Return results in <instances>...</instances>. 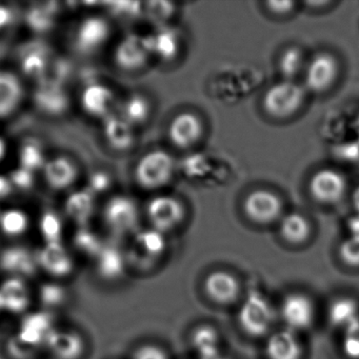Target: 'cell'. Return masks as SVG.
<instances>
[{
    "instance_id": "40",
    "label": "cell",
    "mask_w": 359,
    "mask_h": 359,
    "mask_svg": "<svg viewBox=\"0 0 359 359\" xmlns=\"http://www.w3.org/2000/svg\"><path fill=\"white\" fill-rule=\"evenodd\" d=\"M6 348L12 359H34L41 348L27 344L15 334L8 339Z\"/></svg>"
},
{
    "instance_id": "19",
    "label": "cell",
    "mask_w": 359,
    "mask_h": 359,
    "mask_svg": "<svg viewBox=\"0 0 359 359\" xmlns=\"http://www.w3.org/2000/svg\"><path fill=\"white\" fill-rule=\"evenodd\" d=\"M109 33L110 27L104 18L98 16L86 18L77 29V48L83 52L94 51L107 41Z\"/></svg>"
},
{
    "instance_id": "31",
    "label": "cell",
    "mask_w": 359,
    "mask_h": 359,
    "mask_svg": "<svg viewBox=\"0 0 359 359\" xmlns=\"http://www.w3.org/2000/svg\"><path fill=\"white\" fill-rule=\"evenodd\" d=\"M28 228L29 217L22 210H7L0 214V230L7 236H20Z\"/></svg>"
},
{
    "instance_id": "5",
    "label": "cell",
    "mask_w": 359,
    "mask_h": 359,
    "mask_svg": "<svg viewBox=\"0 0 359 359\" xmlns=\"http://www.w3.org/2000/svg\"><path fill=\"white\" fill-rule=\"evenodd\" d=\"M147 214L153 229L165 233L174 230L184 222L186 210L174 197L157 196L149 203Z\"/></svg>"
},
{
    "instance_id": "32",
    "label": "cell",
    "mask_w": 359,
    "mask_h": 359,
    "mask_svg": "<svg viewBox=\"0 0 359 359\" xmlns=\"http://www.w3.org/2000/svg\"><path fill=\"white\" fill-rule=\"evenodd\" d=\"M48 62L49 60L43 48L34 46L25 51L22 58V69L27 76L41 79L47 68Z\"/></svg>"
},
{
    "instance_id": "25",
    "label": "cell",
    "mask_w": 359,
    "mask_h": 359,
    "mask_svg": "<svg viewBox=\"0 0 359 359\" xmlns=\"http://www.w3.org/2000/svg\"><path fill=\"white\" fill-rule=\"evenodd\" d=\"M35 104L48 114L60 115L68 108V96L60 86L41 85L35 93Z\"/></svg>"
},
{
    "instance_id": "43",
    "label": "cell",
    "mask_w": 359,
    "mask_h": 359,
    "mask_svg": "<svg viewBox=\"0 0 359 359\" xmlns=\"http://www.w3.org/2000/svg\"><path fill=\"white\" fill-rule=\"evenodd\" d=\"M339 256L346 266L359 268V237L351 236L342 241Z\"/></svg>"
},
{
    "instance_id": "50",
    "label": "cell",
    "mask_w": 359,
    "mask_h": 359,
    "mask_svg": "<svg viewBox=\"0 0 359 359\" xmlns=\"http://www.w3.org/2000/svg\"><path fill=\"white\" fill-rule=\"evenodd\" d=\"M12 12L9 8L0 6V29L5 28L11 22Z\"/></svg>"
},
{
    "instance_id": "33",
    "label": "cell",
    "mask_w": 359,
    "mask_h": 359,
    "mask_svg": "<svg viewBox=\"0 0 359 359\" xmlns=\"http://www.w3.org/2000/svg\"><path fill=\"white\" fill-rule=\"evenodd\" d=\"M73 245L79 253L94 259L97 257L98 254L104 247V243L95 233L85 228L77 231L73 238Z\"/></svg>"
},
{
    "instance_id": "37",
    "label": "cell",
    "mask_w": 359,
    "mask_h": 359,
    "mask_svg": "<svg viewBox=\"0 0 359 359\" xmlns=\"http://www.w3.org/2000/svg\"><path fill=\"white\" fill-rule=\"evenodd\" d=\"M304 67V54L298 48H289L283 52L279 60V69L281 74L291 81Z\"/></svg>"
},
{
    "instance_id": "24",
    "label": "cell",
    "mask_w": 359,
    "mask_h": 359,
    "mask_svg": "<svg viewBox=\"0 0 359 359\" xmlns=\"http://www.w3.org/2000/svg\"><path fill=\"white\" fill-rule=\"evenodd\" d=\"M113 104V93L102 85L92 83L81 94V104L86 112L93 116H104Z\"/></svg>"
},
{
    "instance_id": "17",
    "label": "cell",
    "mask_w": 359,
    "mask_h": 359,
    "mask_svg": "<svg viewBox=\"0 0 359 359\" xmlns=\"http://www.w3.org/2000/svg\"><path fill=\"white\" fill-rule=\"evenodd\" d=\"M45 346L56 359H79L85 352V342L81 335L55 327L48 335Z\"/></svg>"
},
{
    "instance_id": "39",
    "label": "cell",
    "mask_w": 359,
    "mask_h": 359,
    "mask_svg": "<svg viewBox=\"0 0 359 359\" xmlns=\"http://www.w3.org/2000/svg\"><path fill=\"white\" fill-rule=\"evenodd\" d=\"M125 121L131 123H142L147 121L150 114V104L142 96H133L128 100L125 109Z\"/></svg>"
},
{
    "instance_id": "34",
    "label": "cell",
    "mask_w": 359,
    "mask_h": 359,
    "mask_svg": "<svg viewBox=\"0 0 359 359\" xmlns=\"http://www.w3.org/2000/svg\"><path fill=\"white\" fill-rule=\"evenodd\" d=\"M66 287L57 283H45L39 289V299L45 310L60 308L67 300Z\"/></svg>"
},
{
    "instance_id": "36",
    "label": "cell",
    "mask_w": 359,
    "mask_h": 359,
    "mask_svg": "<svg viewBox=\"0 0 359 359\" xmlns=\"http://www.w3.org/2000/svg\"><path fill=\"white\" fill-rule=\"evenodd\" d=\"M39 230L46 243H62V222L54 212L48 211L41 216Z\"/></svg>"
},
{
    "instance_id": "23",
    "label": "cell",
    "mask_w": 359,
    "mask_h": 359,
    "mask_svg": "<svg viewBox=\"0 0 359 359\" xmlns=\"http://www.w3.org/2000/svg\"><path fill=\"white\" fill-rule=\"evenodd\" d=\"M163 233L152 229L144 231L136 236L135 245L130 253L134 260L154 259L159 257L165 249Z\"/></svg>"
},
{
    "instance_id": "46",
    "label": "cell",
    "mask_w": 359,
    "mask_h": 359,
    "mask_svg": "<svg viewBox=\"0 0 359 359\" xmlns=\"http://www.w3.org/2000/svg\"><path fill=\"white\" fill-rule=\"evenodd\" d=\"M10 182H11L12 186L26 190L33 186L34 178H33L32 172L20 167V169L12 172Z\"/></svg>"
},
{
    "instance_id": "26",
    "label": "cell",
    "mask_w": 359,
    "mask_h": 359,
    "mask_svg": "<svg viewBox=\"0 0 359 359\" xmlns=\"http://www.w3.org/2000/svg\"><path fill=\"white\" fill-rule=\"evenodd\" d=\"M281 237L292 245H302L306 243L311 236L312 228L308 218L302 214L291 213L281 219Z\"/></svg>"
},
{
    "instance_id": "42",
    "label": "cell",
    "mask_w": 359,
    "mask_h": 359,
    "mask_svg": "<svg viewBox=\"0 0 359 359\" xmlns=\"http://www.w3.org/2000/svg\"><path fill=\"white\" fill-rule=\"evenodd\" d=\"M342 348L351 359H359V319L344 329Z\"/></svg>"
},
{
    "instance_id": "14",
    "label": "cell",
    "mask_w": 359,
    "mask_h": 359,
    "mask_svg": "<svg viewBox=\"0 0 359 359\" xmlns=\"http://www.w3.org/2000/svg\"><path fill=\"white\" fill-rule=\"evenodd\" d=\"M51 311L43 310L25 315L16 335L27 344L41 348L50 332L54 329V317Z\"/></svg>"
},
{
    "instance_id": "4",
    "label": "cell",
    "mask_w": 359,
    "mask_h": 359,
    "mask_svg": "<svg viewBox=\"0 0 359 359\" xmlns=\"http://www.w3.org/2000/svg\"><path fill=\"white\" fill-rule=\"evenodd\" d=\"M283 201L275 193L268 190H255L245 197L243 211L252 222L270 224L280 218Z\"/></svg>"
},
{
    "instance_id": "2",
    "label": "cell",
    "mask_w": 359,
    "mask_h": 359,
    "mask_svg": "<svg viewBox=\"0 0 359 359\" xmlns=\"http://www.w3.org/2000/svg\"><path fill=\"white\" fill-rule=\"evenodd\" d=\"M274 320L275 314L272 306L260 294H250L239 309V325L252 337L268 335Z\"/></svg>"
},
{
    "instance_id": "38",
    "label": "cell",
    "mask_w": 359,
    "mask_h": 359,
    "mask_svg": "<svg viewBox=\"0 0 359 359\" xmlns=\"http://www.w3.org/2000/svg\"><path fill=\"white\" fill-rule=\"evenodd\" d=\"M50 6L32 8L27 14V24L35 32H46L53 26V8Z\"/></svg>"
},
{
    "instance_id": "30",
    "label": "cell",
    "mask_w": 359,
    "mask_h": 359,
    "mask_svg": "<svg viewBox=\"0 0 359 359\" xmlns=\"http://www.w3.org/2000/svg\"><path fill=\"white\" fill-rule=\"evenodd\" d=\"M148 39L151 52H154L161 60H173L180 49L178 36L171 30L161 31L156 36Z\"/></svg>"
},
{
    "instance_id": "13",
    "label": "cell",
    "mask_w": 359,
    "mask_h": 359,
    "mask_svg": "<svg viewBox=\"0 0 359 359\" xmlns=\"http://www.w3.org/2000/svg\"><path fill=\"white\" fill-rule=\"evenodd\" d=\"M39 268L56 278L69 276L74 270V262L62 243H46L36 253Z\"/></svg>"
},
{
    "instance_id": "18",
    "label": "cell",
    "mask_w": 359,
    "mask_h": 359,
    "mask_svg": "<svg viewBox=\"0 0 359 359\" xmlns=\"http://www.w3.org/2000/svg\"><path fill=\"white\" fill-rule=\"evenodd\" d=\"M304 351L296 332L283 329L269 336L266 342L268 359H302Z\"/></svg>"
},
{
    "instance_id": "21",
    "label": "cell",
    "mask_w": 359,
    "mask_h": 359,
    "mask_svg": "<svg viewBox=\"0 0 359 359\" xmlns=\"http://www.w3.org/2000/svg\"><path fill=\"white\" fill-rule=\"evenodd\" d=\"M24 97V88L13 73L0 71V118L15 112Z\"/></svg>"
},
{
    "instance_id": "48",
    "label": "cell",
    "mask_w": 359,
    "mask_h": 359,
    "mask_svg": "<svg viewBox=\"0 0 359 359\" xmlns=\"http://www.w3.org/2000/svg\"><path fill=\"white\" fill-rule=\"evenodd\" d=\"M269 11L272 12L275 15H287L293 11V1H268L266 4Z\"/></svg>"
},
{
    "instance_id": "9",
    "label": "cell",
    "mask_w": 359,
    "mask_h": 359,
    "mask_svg": "<svg viewBox=\"0 0 359 359\" xmlns=\"http://www.w3.org/2000/svg\"><path fill=\"white\" fill-rule=\"evenodd\" d=\"M36 254L28 248L12 245L0 252V270L10 277L26 279L34 276L39 271Z\"/></svg>"
},
{
    "instance_id": "7",
    "label": "cell",
    "mask_w": 359,
    "mask_h": 359,
    "mask_svg": "<svg viewBox=\"0 0 359 359\" xmlns=\"http://www.w3.org/2000/svg\"><path fill=\"white\" fill-rule=\"evenodd\" d=\"M280 315L287 329L302 331L309 329L314 323L315 306L306 294L291 293L281 302Z\"/></svg>"
},
{
    "instance_id": "35",
    "label": "cell",
    "mask_w": 359,
    "mask_h": 359,
    "mask_svg": "<svg viewBox=\"0 0 359 359\" xmlns=\"http://www.w3.org/2000/svg\"><path fill=\"white\" fill-rule=\"evenodd\" d=\"M218 342V333L211 327H198L193 335V344L203 357L214 356Z\"/></svg>"
},
{
    "instance_id": "28",
    "label": "cell",
    "mask_w": 359,
    "mask_h": 359,
    "mask_svg": "<svg viewBox=\"0 0 359 359\" xmlns=\"http://www.w3.org/2000/svg\"><path fill=\"white\" fill-rule=\"evenodd\" d=\"M67 215L81 226L89 222L94 210L93 195L89 191H76L67 199L65 205Z\"/></svg>"
},
{
    "instance_id": "1",
    "label": "cell",
    "mask_w": 359,
    "mask_h": 359,
    "mask_svg": "<svg viewBox=\"0 0 359 359\" xmlns=\"http://www.w3.org/2000/svg\"><path fill=\"white\" fill-rule=\"evenodd\" d=\"M304 89L292 81L272 86L264 94L262 107L273 118L285 119L293 116L304 102Z\"/></svg>"
},
{
    "instance_id": "3",
    "label": "cell",
    "mask_w": 359,
    "mask_h": 359,
    "mask_svg": "<svg viewBox=\"0 0 359 359\" xmlns=\"http://www.w3.org/2000/svg\"><path fill=\"white\" fill-rule=\"evenodd\" d=\"M174 173V159L165 151L147 153L138 161L135 177L140 187L149 190L161 188L171 180Z\"/></svg>"
},
{
    "instance_id": "47",
    "label": "cell",
    "mask_w": 359,
    "mask_h": 359,
    "mask_svg": "<svg viewBox=\"0 0 359 359\" xmlns=\"http://www.w3.org/2000/svg\"><path fill=\"white\" fill-rule=\"evenodd\" d=\"M109 5L115 13L135 16L142 12V4L138 1H118V3H110Z\"/></svg>"
},
{
    "instance_id": "41",
    "label": "cell",
    "mask_w": 359,
    "mask_h": 359,
    "mask_svg": "<svg viewBox=\"0 0 359 359\" xmlns=\"http://www.w3.org/2000/svg\"><path fill=\"white\" fill-rule=\"evenodd\" d=\"M20 165L24 169L33 172L45 165V158L41 149L36 144H28L20 151Z\"/></svg>"
},
{
    "instance_id": "49",
    "label": "cell",
    "mask_w": 359,
    "mask_h": 359,
    "mask_svg": "<svg viewBox=\"0 0 359 359\" xmlns=\"http://www.w3.org/2000/svg\"><path fill=\"white\" fill-rule=\"evenodd\" d=\"M90 186L94 192H102L110 186V178L104 173L94 174L90 180Z\"/></svg>"
},
{
    "instance_id": "53",
    "label": "cell",
    "mask_w": 359,
    "mask_h": 359,
    "mask_svg": "<svg viewBox=\"0 0 359 359\" xmlns=\"http://www.w3.org/2000/svg\"><path fill=\"white\" fill-rule=\"evenodd\" d=\"M6 154V144L1 138H0V161L4 158Z\"/></svg>"
},
{
    "instance_id": "29",
    "label": "cell",
    "mask_w": 359,
    "mask_h": 359,
    "mask_svg": "<svg viewBox=\"0 0 359 359\" xmlns=\"http://www.w3.org/2000/svg\"><path fill=\"white\" fill-rule=\"evenodd\" d=\"M104 133L109 142L118 150H125L133 144L134 137L131 125L125 119L115 118V117L109 118L104 126Z\"/></svg>"
},
{
    "instance_id": "16",
    "label": "cell",
    "mask_w": 359,
    "mask_h": 359,
    "mask_svg": "<svg viewBox=\"0 0 359 359\" xmlns=\"http://www.w3.org/2000/svg\"><path fill=\"white\" fill-rule=\"evenodd\" d=\"M31 304L30 290L26 280L9 277L0 283V310L12 314H22Z\"/></svg>"
},
{
    "instance_id": "20",
    "label": "cell",
    "mask_w": 359,
    "mask_h": 359,
    "mask_svg": "<svg viewBox=\"0 0 359 359\" xmlns=\"http://www.w3.org/2000/svg\"><path fill=\"white\" fill-rule=\"evenodd\" d=\"M127 264L125 254L113 245H104L95 258L96 272L100 278L110 283L119 280L125 275Z\"/></svg>"
},
{
    "instance_id": "15",
    "label": "cell",
    "mask_w": 359,
    "mask_h": 359,
    "mask_svg": "<svg viewBox=\"0 0 359 359\" xmlns=\"http://www.w3.org/2000/svg\"><path fill=\"white\" fill-rule=\"evenodd\" d=\"M203 134V121L194 113H180L170 123V140L180 149L194 146L201 140Z\"/></svg>"
},
{
    "instance_id": "8",
    "label": "cell",
    "mask_w": 359,
    "mask_h": 359,
    "mask_svg": "<svg viewBox=\"0 0 359 359\" xmlns=\"http://www.w3.org/2000/svg\"><path fill=\"white\" fill-rule=\"evenodd\" d=\"M339 65L331 54L320 53L306 66V87L315 93H323L335 83Z\"/></svg>"
},
{
    "instance_id": "54",
    "label": "cell",
    "mask_w": 359,
    "mask_h": 359,
    "mask_svg": "<svg viewBox=\"0 0 359 359\" xmlns=\"http://www.w3.org/2000/svg\"><path fill=\"white\" fill-rule=\"evenodd\" d=\"M0 313H1V310H0Z\"/></svg>"
},
{
    "instance_id": "22",
    "label": "cell",
    "mask_w": 359,
    "mask_h": 359,
    "mask_svg": "<svg viewBox=\"0 0 359 359\" xmlns=\"http://www.w3.org/2000/svg\"><path fill=\"white\" fill-rule=\"evenodd\" d=\"M46 182L54 190H65L74 184L77 168L67 157H56L43 165Z\"/></svg>"
},
{
    "instance_id": "44",
    "label": "cell",
    "mask_w": 359,
    "mask_h": 359,
    "mask_svg": "<svg viewBox=\"0 0 359 359\" xmlns=\"http://www.w3.org/2000/svg\"><path fill=\"white\" fill-rule=\"evenodd\" d=\"M146 11L150 20L161 22L173 14L174 7L171 3L167 1H151L147 4Z\"/></svg>"
},
{
    "instance_id": "51",
    "label": "cell",
    "mask_w": 359,
    "mask_h": 359,
    "mask_svg": "<svg viewBox=\"0 0 359 359\" xmlns=\"http://www.w3.org/2000/svg\"><path fill=\"white\" fill-rule=\"evenodd\" d=\"M12 184L5 176L0 175V199L7 197L11 193Z\"/></svg>"
},
{
    "instance_id": "11",
    "label": "cell",
    "mask_w": 359,
    "mask_h": 359,
    "mask_svg": "<svg viewBox=\"0 0 359 359\" xmlns=\"http://www.w3.org/2000/svg\"><path fill=\"white\" fill-rule=\"evenodd\" d=\"M205 294L218 304H231L238 299L241 287L238 279L228 271L218 270L210 273L203 283Z\"/></svg>"
},
{
    "instance_id": "6",
    "label": "cell",
    "mask_w": 359,
    "mask_h": 359,
    "mask_svg": "<svg viewBox=\"0 0 359 359\" xmlns=\"http://www.w3.org/2000/svg\"><path fill=\"white\" fill-rule=\"evenodd\" d=\"M311 196L323 205L339 203L346 193L348 182L338 171L323 169L313 175L310 182Z\"/></svg>"
},
{
    "instance_id": "10",
    "label": "cell",
    "mask_w": 359,
    "mask_h": 359,
    "mask_svg": "<svg viewBox=\"0 0 359 359\" xmlns=\"http://www.w3.org/2000/svg\"><path fill=\"white\" fill-rule=\"evenodd\" d=\"M104 219L113 232L125 234L131 232L138 224V210L131 199L113 197L104 209Z\"/></svg>"
},
{
    "instance_id": "27",
    "label": "cell",
    "mask_w": 359,
    "mask_h": 359,
    "mask_svg": "<svg viewBox=\"0 0 359 359\" xmlns=\"http://www.w3.org/2000/svg\"><path fill=\"white\" fill-rule=\"evenodd\" d=\"M327 318L333 327L346 329L359 319V306L351 297H341L334 300L329 308Z\"/></svg>"
},
{
    "instance_id": "52",
    "label": "cell",
    "mask_w": 359,
    "mask_h": 359,
    "mask_svg": "<svg viewBox=\"0 0 359 359\" xmlns=\"http://www.w3.org/2000/svg\"><path fill=\"white\" fill-rule=\"evenodd\" d=\"M353 205H354L355 210L359 213V187L353 193Z\"/></svg>"
},
{
    "instance_id": "45",
    "label": "cell",
    "mask_w": 359,
    "mask_h": 359,
    "mask_svg": "<svg viewBox=\"0 0 359 359\" xmlns=\"http://www.w3.org/2000/svg\"><path fill=\"white\" fill-rule=\"evenodd\" d=\"M132 359H169V357L161 346L144 344L134 351Z\"/></svg>"
},
{
    "instance_id": "12",
    "label": "cell",
    "mask_w": 359,
    "mask_h": 359,
    "mask_svg": "<svg viewBox=\"0 0 359 359\" xmlns=\"http://www.w3.org/2000/svg\"><path fill=\"white\" fill-rule=\"evenodd\" d=\"M150 53L149 39L132 34L125 37L117 46L115 62L123 70H137L148 62Z\"/></svg>"
}]
</instances>
